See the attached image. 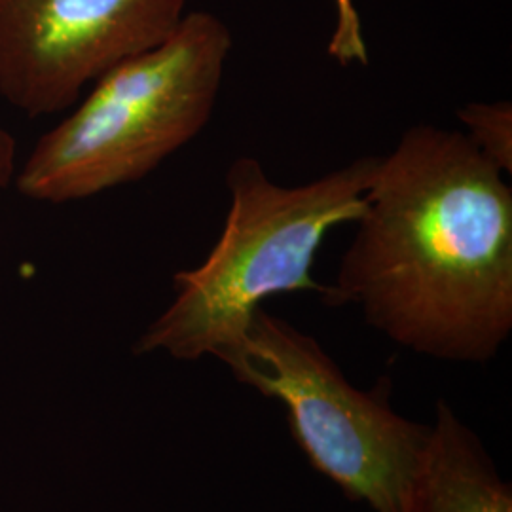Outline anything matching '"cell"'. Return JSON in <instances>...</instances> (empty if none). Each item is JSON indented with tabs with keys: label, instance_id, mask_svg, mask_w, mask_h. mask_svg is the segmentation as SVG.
Wrapping results in <instances>:
<instances>
[{
	"label": "cell",
	"instance_id": "6da1fadb",
	"mask_svg": "<svg viewBox=\"0 0 512 512\" xmlns=\"http://www.w3.org/2000/svg\"><path fill=\"white\" fill-rule=\"evenodd\" d=\"M463 131L406 129L380 156L357 230L325 285L393 344L488 363L512 332V188Z\"/></svg>",
	"mask_w": 512,
	"mask_h": 512
},
{
	"label": "cell",
	"instance_id": "7a4b0ae2",
	"mask_svg": "<svg viewBox=\"0 0 512 512\" xmlns=\"http://www.w3.org/2000/svg\"><path fill=\"white\" fill-rule=\"evenodd\" d=\"M378 164L380 156H363L310 183L283 186L253 156L236 158L226 171L230 207L220 238L202 264L175 274V298L141 334L135 353L215 357L236 376L264 300L323 293L311 275L317 251L336 226L359 219Z\"/></svg>",
	"mask_w": 512,
	"mask_h": 512
},
{
	"label": "cell",
	"instance_id": "3957f363",
	"mask_svg": "<svg viewBox=\"0 0 512 512\" xmlns=\"http://www.w3.org/2000/svg\"><path fill=\"white\" fill-rule=\"evenodd\" d=\"M232 44L222 19L188 12L162 44L92 84L19 164L14 188L71 203L145 179L209 124Z\"/></svg>",
	"mask_w": 512,
	"mask_h": 512
},
{
	"label": "cell",
	"instance_id": "277c9868",
	"mask_svg": "<svg viewBox=\"0 0 512 512\" xmlns=\"http://www.w3.org/2000/svg\"><path fill=\"white\" fill-rule=\"evenodd\" d=\"M234 378L285 404L291 435L311 467L348 499L374 512L403 511L431 425L393 410L387 376L370 391L349 384L313 336L260 308Z\"/></svg>",
	"mask_w": 512,
	"mask_h": 512
},
{
	"label": "cell",
	"instance_id": "5b68a950",
	"mask_svg": "<svg viewBox=\"0 0 512 512\" xmlns=\"http://www.w3.org/2000/svg\"><path fill=\"white\" fill-rule=\"evenodd\" d=\"M188 0H4L0 95L29 118L71 109L124 61L181 25Z\"/></svg>",
	"mask_w": 512,
	"mask_h": 512
},
{
	"label": "cell",
	"instance_id": "8992f818",
	"mask_svg": "<svg viewBox=\"0 0 512 512\" xmlns=\"http://www.w3.org/2000/svg\"><path fill=\"white\" fill-rule=\"evenodd\" d=\"M401 512H512L511 484L446 401L437 404Z\"/></svg>",
	"mask_w": 512,
	"mask_h": 512
},
{
	"label": "cell",
	"instance_id": "52a82bcc",
	"mask_svg": "<svg viewBox=\"0 0 512 512\" xmlns=\"http://www.w3.org/2000/svg\"><path fill=\"white\" fill-rule=\"evenodd\" d=\"M458 120L467 131L471 145L501 173H512V105L511 101L467 103L458 110Z\"/></svg>",
	"mask_w": 512,
	"mask_h": 512
},
{
	"label": "cell",
	"instance_id": "ba28073f",
	"mask_svg": "<svg viewBox=\"0 0 512 512\" xmlns=\"http://www.w3.org/2000/svg\"><path fill=\"white\" fill-rule=\"evenodd\" d=\"M334 31L330 35L327 54L342 67H366L368 48L361 25V16L353 0H334Z\"/></svg>",
	"mask_w": 512,
	"mask_h": 512
},
{
	"label": "cell",
	"instance_id": "9c48e42d",
	"mask_svg": "<svg viewBox=\"0 0 512 512\" xmlns=\"http://www.w3.org/2000/svg\"><path fill=\"white\" fill-rule=\"evenodd\" d=\"M18 145L12 133L0 124V200L18 177Z\"/></svg>",
	"mask_w": 512,
	"mask_h": 512
},
{
	"label": "cell",
	"instance_id": "30bf717a",
	"mask_svg": "<svg viewBox=\"0 0 512 512\" xmlns=\"http://www.w3.org/2000/svg\"><path fill=\"white\" fill-rule=\"evenodd\" d=\"M2 2H4V0H0V4H2Z\"/></svg>",
	"mask_w": 512,
	"mask_h": 512
}]
</instances>
